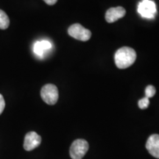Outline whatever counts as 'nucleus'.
Wrapping results in <instances>:
<instances>
[{
	"label": "nucleus",
	"instance_id": "nucleus-4",
	"mask_svg": "<svg viewBox=\"0 0 159 159\" xmlns=\"http://www.w3.org/2000/svg\"><path fill=\"white\" fill-rule=\"evenodd\" d=\"M69 35L74 39L82 41H87L91 39V32L80 24H74L68 29Z\"/></svg>",
	"mask_w": 159,
	"mask_h": 159
},
{
	"label": "nucleus",
	"instance_id": "nucleus-10",
	"mask_svg": "<svg viewBox=\"0 0 159 159\" xmlns=\"http://www.w3.org/2000/svg\"><path fill=\"white\" fill-rule=\"evenodd\" d=\"M10 25V19L5 12L0 10V29L6 30Z\"/></svg>",
	"mask_w": 159,
	"mask_h": 159
},
{
	"label": "nucleus",
	"instance_id": "nucleus-7",
	"mask_svg": "<svg viewBox=\"0 0 159 159\" xmlns=\"http://www.w3.org/2000/svg\"><path fill=\"white\" fill-rule=\"evenodd\" d=\"M146 148L151 156H152L156 158H159L158 134H152L149 137L146 143Z\"/></svg>",
	"mask_w": 159,
	"mask_h": 159
},
{
	"label": "nucleus",
	"instance_id": "nucleus-9",
	"mask_svg": "<svg viewBox=\"0 0 159 159\" xmlns=\"http://www.w3.org/2000/svg\"><path fill=\"white\" fill-rule=\"evenodd\" d=\"M52 47L51 43L47 40L37 41L34 45V52L39 56H42L47 50H49Z\"/></svg>",
	"mask_w": 159,
	"mask_h": 159
},
{
	"label": "nucleus",
	"instance_id": "nucleus-6",
	"mask_svg": "<svg viewBox=\"0 0 159 159\" xmlns=\"http://www.w3.org/2000/svg\"><path fill=\"white\" fill-rule=\"evenodd\" d=\"M41 137L35 132H29L26 134L24 142V148L27 151L34 150L41 144Z\"/></svg>",
	"mask_w": 159,
	"mask_h": 159
},
{
	"label": "nucleus",
	"instance_id": "nucleus-8",
	"mask_svg": "<svg viewBox=\"0 0 159 159\" xmlns=\"http://www.w3.org/2000/svg\"><path fill=\"white\" fill-rule=\"evenodd\" d=\"M126 14V11L122 7H111L105 13V20L108 23H114L119 19H122Z\"/></svg>",
	"mask_w": 159,
	"mask_h": 159
},
{
	"label": "nucleus",
	"instance_id": "nucleus-1",
	"mask_svg": "<svg viewBox=\"0 0 159 159\" xmlns=\"http://www.w3.org/2000/svg\"><path fill=\"white\" fill-rule=\"evenodd\" d=\"M136 59V51L128 47H123L116 52L115 63L119 69H127L133 65Z\"/></svg>",
	"mask_w": 159,
	"mask_h": 159
},
{
	"label": "nucleus",
	"instance_id": "nucleus-13",
	"mask_svg": "<svg viewBox=\"0 0 159 159\" xmlns=\"http://www.w3.org/2000/svg\"><path fill=\"white\" fill-rule=\"evenodd\" d=\"M5 99H4V97L2 95L0 94V115H1L2 113L3 112L4 109H5Z\"/></svg>",
	"mask_w": 159,
	"mask_h": 159
},
{
	"label": "nucleus",
	"instance_id": "nucleus-2",
	"mask_svg": "<svg viewBox=\"0 0 159 159\" xmlns=\"http://www.w3.org/2000/svg\"><path fill=\"white\" fill-rule=\"evenodd\" d=\"M89 150V143L84 139H77L71 145L70 156L72 159H82Z\"/></svg>",
	"mask_w": 159,
	"mask_h": 159
},
{
	"label": "nucleus",
	"instance_id": "nucleus-3",
	"mask_svg": "<svg viewBox=\"0 0 159 159\" xmlns=\"http://www.w3.org/2000/svg\"><path fill=\"white\" fill-rule=\"evenodd\" d=\"M41 96L47 104L53 105L58 99V90L55 85L47 84L41 89Z\"/></svg>",
	"mask_w": 159,
	"mask_h": 159
},
{
	"label": "nucleus",
	"instance_id": "nucleus-11",
	"mask_svg": "<svg viewBox=\"0 0 159 159\" xmlns=\"http://www.w3.org/2000/svg\"><path fill=\"white\" fill-rule=\"evenodd\" d=\"M156 88H155L153 85H148L146 89H145V97H148V98H151V97H152L156 94Z\"/></svg>",
	"mask_w": 159,
	"mask_h": 159
},
{
	"label": "nucleus",
	"instance_id": "nucleus-14",
	"mask_svg": "<svg viewBox=\"0 0 159 159\" xmlns=\"http://www.w3.org/2000/svg\"><path fill=\"white\" fill-rule=\"evenodd\" d=\"M47 5H54L55 4H56L57 0H43Z\"/></svg>",
	"mask_w": 159,
	"mask_h": 159
},
{
	"label": "nucleus",
	"instance_id": "nucleus-5",
	"mask_svg": "<svg viewBox=\"0 0 159 159\" xmlns=\"http://www.w3.org/2000/svg\"><path fill=\"white\" fill-rule=\"evenodd\" d=\"M156 11V3L151 0H142L138 5L139 13L147 19H153Z\"/></svg>",
	"mask_w": 159,
	"mask_h": 159
},
{
	"label": "nucleus",
	"instance_id": "nucleus-12",
	"mask_svg": "<svg viewBox=\"0 0 159 159\" xmlns=\"http://www.w3.org/2000/svg\"><path fill=\"white\" fill-rule=\"evenodd\" d=\"M139 108L141 109H146L149 106V104H150V100H149V98L148 97H144V98L141 99L139 101Z\"/></svg>",
	"mask_w": 159,
	"mask_h": 159
}]
</instances>
